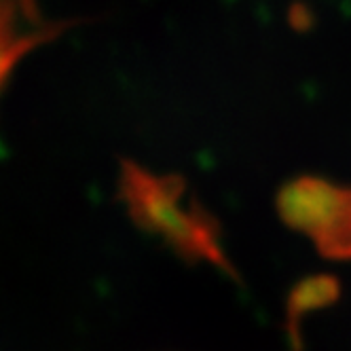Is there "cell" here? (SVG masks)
<instances>
[{"label":"cell","instance_id":"obj_1","mask_svg":"<svg viewBox=\"0 0 351 351\" xmlns=\"http://www.w3.org/2000/svg\"><path fill=\"white\" fill-rule=\"evenodd\" d=\"M128 195L144 224L163 233L180 250L195 258H208L224 267V256L216 241V229L204 212H193L182 206L180 189L176 182L159 180L130 167Z\"/></svg>","mask_w":351,"mask_h":351},{"label":"cell","instance_id":"obj_2","mask_svg":"<svg viewBox=\"0 0 351 351\" xmlns=\"http://www.w3.org/2000/svg\"><path fill=\"white\" fill-rule=\"evenodd\" d=\"M280 214L313 239L324 256L351 258V189L300 178L280 195Z\"/></svg>","mask_w":351,"mask_h":351},{"label":"cell","instance_id":"obj_3","mask_svg":"<svg viewBox=\"0 0 351 351\" xmlns=\"http://www.w3.org/2000/svg\"><path fill=\"white\" fill-rule=\"evenodd\" d=\"M56 34L58 23L45 21L34 0H0V85L28 49Z\"/></svg>","mask_w":351,"mask_h":351}]
</instances>
